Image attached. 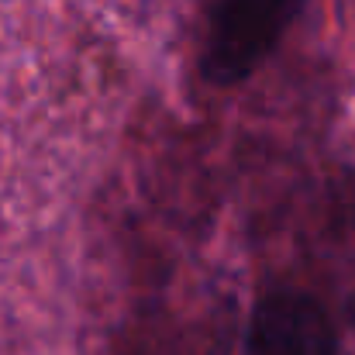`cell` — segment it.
<instances>
[{"mask_svg":"<svg viewBox=\"0 0 355 355\" xmlns=\"http://www.w3.org/2000/svg\"><path fill=\"white\" fill-rule=\"evenodd\" d=\"M252 355H338V331L328 307L304 290L266 293L248 318Z\"/></svg>","mask_w":355,"mask_h":355,"instance_id":"2","label":"cell"},{"mask_svg":"<svg viewBox=\"0 0 355 355\" xmlns=\"http://www.w3.org/2000/svg\"><path fill=\"white\" fill-rule=\"evenodd\" d=\"M304 0H214L200 49V76L211 87L245 83L283 42Z\"/></svg>","mask_w":355,"mask_h":355,"instance_id":"1","label":"cell"}]
</instances>
